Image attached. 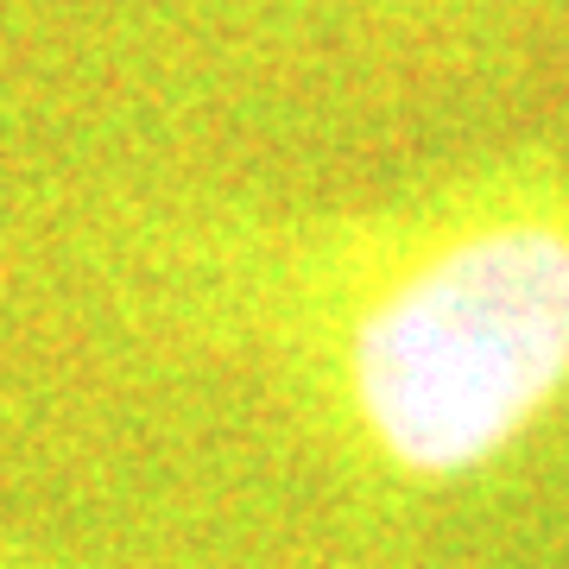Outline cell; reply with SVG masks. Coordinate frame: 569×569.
I'll return each instance as SVG.
<instances>
[{
    "label": "cell",
    "mask_w": 569,
    "mask_h": 569,
    "mask_svg": "<svg viewBox=\"0 0 569 569\" xmlns=\"http://www.w3.org/2000/svg\"><path fill=\"white\" fill-rule=\"evenodd\" d=\"M569 387V228H456L373 291L348 336V399L373 449L449 481L493 462Z\"/></svg>",
    "instance_id": "6da1fadb"
}]
</instances>
